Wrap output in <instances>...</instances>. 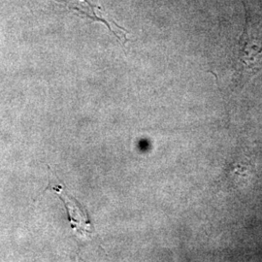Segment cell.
<instances>
[{
    "mask_svg": "<svg viewBox=\"0 0 262 262\" xmlns=\"http://www.w3.org/2000/svg\"><path fill=\"white\" fill-rule=\"evenodd\" d=\"M47 189L54 190L63 202L67 210L68 219L71 223L72 228L75 230L76 234L81 237H86L89 234L94 233V226L92 225L91 221L89 220L86 211L83 210V208L75 198L69 195L68 192L59 186L53 187L49 185Z\"/></svg>",
    "mask_w": 262,
    "mask_h": 262,
    "instance_id": "2",
    "label": "cell"
},
{
    "mask_svg": "<svg viewBox=\"0 0 262 262\" xmlns=\"http://www.w3.org/2000/svg\"><path fill=\"white\" fill-rule=\"evenodd\" d=\"M236 72L241 76H253L262 70V18L246 7V23L239 39Z\"/></svg>",
    "mask_w": 262,
    "mask_h": 262,
    "instance_id": "1",
    "label": "cell"
}]
</instances>
